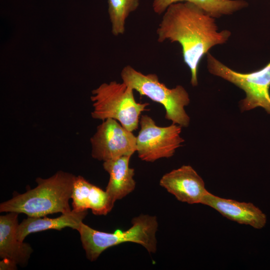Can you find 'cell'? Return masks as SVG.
<instances>
[{"label":"cell","instance_id":"obj_8","mask_svg":"<svg viewBox=\"0 0 270 270\" xmlns=\"http://www.w3.org/2000/svg\"><path fill=\"white\" fill-rule=\"evenodd\" d=\"M92 157L104 162L136 152V138L116 120L107 118L96 128L90 138Z\"/></svg>","mask_w":270,"mask_h":270},{"label":"cell","instance_id":"obj_14","mask_svg":"<svg viewBox=\"0 0 270 270\" xmlns=\"http://www.w3.org/2000/svg\"><path fill=\"white\" fill-rule=\"evenodd\" d=\"M183 2L195 4L214 18L232 14L248 6L244 0H153L152 8L156 14H161L170 4Z\"/></svg>","mask_w":270,"mask_h":270},{"label":"cell","instance_id":"obj_13","mask_svg":"<svg viewBox=\"0 0 270 270\" xmlns=\"http://www.w3.org/2000/svg\"><path fill=\"white\" fill-rule=\"evenodd\" d=\"M88 214V210L76 211L72 210L70 212L62 214L56 218L28 216L19 224L18 237L21 242L30 234L48 230H60L66 227L77 230Z\"/></svg>","mask_w":270,"mask_h":270},{"label":"cell","instance_id":"obj_11","mask_svg":"<svg viewBox=\"0 0 270 270\" xmlns=\"http://www.w3.org/2000/svg\"><path fill=\"white\" fill-rule=\"evenodd\" d=\"M18 214L10 212L0 216V257L22 266L27 264L33 250L18 238Z\"/></svg>","mask_w":270,"mask_h":270},{"label":"cell","instance_id":"obj_5","mask_svg":"<svg viewBox=\"0 0 270 270\" xmlns=\"http://www.w3.org/2000/svg\"><path fill=\"white\" fill-rule=\"evenodd\" d=\"M90 100L93 118L116 120L130 132L138 128L140 115L148 110L146 108L150 105L148 102H138L134 90L124 82L116 81L103 83L92 90Z\"/></svg>","mask_w":270,"mask_h":270},{"label":"cell","instance_id":"obj_9","mask_svg":"<svg viewBox=\"0 0 270 270\" xmlns=\"http://www.w3.org/2000/svg\"><path fill=\"white\" fill-rule=\"evenodd\" d=\"M160 184L182 202L202 204L208 192L204 182L192 166L184 165L164 174Z\"/></svg>","mask_w":270,"mask_h":270},{"label":"cell","instance_id":"obj_3","mask_svg":"<svg viewBox=\"0 0 270 270\" xmlns=\"http://www.w3.org/2000/svg\"><path fill=\"white\" fill-rule=\"evenodd\" d=\"M132 223V226L126 231L118 230L109 233L96 230L82 222L76 230L87 258L95 261L106 250L125 242L140 244L148 252H156L158 225L156 216L140 214L134 218Z\"/></svg>","mask_w":270,"mask_h":270},{"label":"cell","instance_id":"obj_4","mask_svg":"<svg viewBox=\"0 0 270 270\" xmlns=\"http://www.w3.org/2000/svg\"><path fill=\"white\" fill-rule=\"evenodd\" d=\"M120 76L122 82L138 92L140 96H146L162 104L166 110V120L182 127L188 126L190 118L184 107L190 104V98L182 86L168 88L159 80L156 74H145L129 65L122 68Z\"/></svg>","mask_w":270,"mask_h":270},{"label":"cell","instance_id":"obj_10","mask_svg":"<svg viewBox=\"0 0 270 270\" xmlns=\"http://www.w3.org/2000/svg\"><path fill=\"white\" fill-rule=\"evenodd\" d=\"M201 204L212 208L231 220L256 229L263 228L266 223L265 214L251 202L222 198L208 192Z\"/></svg>","mask_w":270,"mask_h":270},{"label":"cell","instance_id":"obj_7","mask_svg":"<svg viewBox=\"0 0 270 270\" xmlns=\"http://www.w3.org/2000/svg\"><path fill=\"white\" fill-rule=\"evenodd\" d=\"M140 129L136 138V152L144 161L154 162L174 156L182 146V126L172 124L168 126H158L154 120L144 114L140 118Z\"/></svg>","mask_w":270,"mask_h":270},{"label":"cell","instance_id":"obj_15","mask_svg":"<svg viewBox=\"0 0 270 270\" xmlns=\"http://www.w3.org/2000/svg\"><path fill=\"white\" fill-rule=\"evenodd\" d=\"M112 32L115 36L123 34L129 14L140 5V0H108Z\"/></svg>","mask_w":270,"mask_h":270},{"label":"cell","instance_id":"obj_2","mask_svg":"<svg viewBox=\"0 0 270 270\" xmlns=\"http://www.w3.org/2000/svg\"><path fill=\"white\" fill-rule=\"evenodd\" d=\"M76 177L60 170L47 178H38L36 187L1 203L0 212L22 213L30 217L70 212L69 200Z\"/></svg>","mask_w":270,"mask_h":270},{"label":"cell","instance_id":"obj_12","mask_svg":"<svg viewBox=\"0 0 270 270\" xmlns=\"http://www.w3.org/2000/svg\"><path fill=\"white\" fill-rule=\"evenodd\" d=\"M131 156H123L104 162V168L110 176L106 190L110 212L116 200L122 199L135 188L134 170L129 166Z\"/></svg>","mask_w":270,"mask_h":270},{"label":"cell","instance_id":"obj_6","mask_svg":"<svg viewBox=\"0 0 270 270\" xmlns=\"http://www.w3.org/2000/svg\"><path fill=\"white\" fill-rule=\"evenodd\" d=\"M206 62L211 74L232 83L244 92L246 97L240 103L242 112L260 107L270 114V62L262 68L248 73L232 70L210 52L206 54Z\"/></svg>","mask_w":270,"mask_h":270},{"label":"cell","instance_id":"obj_1","mask_svg":"<svg viewBox=\"0 0 270 270\" xmlns=\"http://www.w3.org/2000/svg\"><path fill=\"white\" fill-rule=\"evenodd\" d=\"M156 34L158 42L169 40L180 44L184 62L190 72V84L196 86L201 60L211 48L226 43L231 32L218 31L214 18L195 4L183 2L168 6Z\"/></svg>","mask_w":270,"mask_h":270},{"label":"cell","instance_id":"obj_16","mask_svg":"<svg viewBox=\"0 0 270 270\" xmlns=\"http://www.w3.org/2000/svg\"><path fill=\"white\" fill-rule=\"evenodd\" d=\"M16 268V265L12 262L6 260H2L0 262V269L3 270H15Z\"/></svg>","mask_w":270,"mask_h":270}]
</instances>
